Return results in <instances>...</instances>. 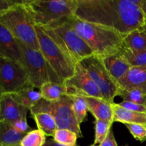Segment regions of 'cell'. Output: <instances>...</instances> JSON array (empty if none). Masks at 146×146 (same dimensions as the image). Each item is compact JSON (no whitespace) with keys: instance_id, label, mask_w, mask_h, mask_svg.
<instances>
[{"instance_id":"1","label":"cell","mask_w":146,"mask_h":146,"mask_svg":"<svg viewBox=\"0 0 146 146\" xmlns=\"http://www.w3.org/2000/svg\"><path fill=\"white\" fill-rule=\"evenodd\" d=\"M143 0H77L74 16L125 36L144 26Z\"/></svg>"},{"instance_id":"2","label":"cell","mask_w":146,"mask_h":146,"mask_svg":"<svg viewBox=\"0 0 146 146\" xmlns=\"http://www.w3.org/2000/svg\"><path fill=\"white\" fill-rule=\"evenodd\" d=\"M70 24L96 55L101 58L121 51L125 36L99 24L88 22L74 16L68 18Z\"/></svg>"},{"instance_id":"3","label":"cell","mask_w":146,"mask_h":146,"mask_svg":"<svg viewBox=\"0 0 146 146\" xmlns=\"http://www.w3.org/2000/svg\"><path fill=\"white\" fill-rule=\"evenodd\" d=\"M42 28L76 64L94 55L88 44L70 24L68 18Z\"/></svg>"},{"instance_id":"4","label":"cell","mask_w":146,"mask_h":146,"mask_svg":"<svg viewBox=\"0 0 146 146\" xmlns=\"http://www.w3.org/2000/svg\"><path fill=\"white\" fill-rule=\"evenodd\" d=\"M25 2L26 0H21L19 4L1 13L0 24L27 47L40 50L35 24Z\"/></svg>"},{"instance_id":"5","label":"cell","mask_w":146,"mask_h":146,"mask_svg":"<svg viewBox=\"0 0 146 146\" xmlns=\"http://www.w3.org/2000/svg\"><path fill=\"white\" fill-rule=\"evenodd\" d=\"M25 5L36 26L45 27L74 17L77 0H26Z\"/></svg>"},{"instance_id":"6","label":"cell","mask_w":146,"mask_h":146,"mask_svg":"<svg viewBox=\"0 0 146 146\" xmlns=\"http://www.w3.org/2000/svg\"><path fill=\"white\" fill-rule=\"evenodd\" d=\"M19 44L22 51L21 64L28 74L30 85L35 88H40L48 82L64 84L40 50L29 48L21 41Z\"/></svg>"},{"instance_id":"7","label":"cell","mask_w":146,"mask_h":146,"mask_svg":"<svg viewBox=\"0 0 146 146\" xmlns=\"http://www.w3.org/2000/svg\"><path fill=\"white\" fill-rule=\"evenodd\" d=\"M35 28L40 51L57 75L64 82L74 76L76 64L46 33L42 27L35 25Z\"/></svg>"},{"instance_id":"8","label":"cell","mask_w":146,"mask_h":146,"mask_svg":"<svg viewBox=\"0 0 146 146\" xmlns=\"http://www.w3.org/2000/svg\"><path fill=\"white\" fill-rule=\"evenodd\" d=\"M98 86L104 99L111 104L118 96L121 86L106 68L101 57L93 55L79 63Z\"/></svg>"},{"instance_id":"9","label":"cell","mask_w":146,"mask_h":146,"mask_svg":"<svg viewBox=\"0 0 146 146\" xmlns=\"http://www.w3.org/2000/svg\"><path fill=\"white\" fill-rule=\"evenodd\" d=\"M29 84L28 74L22 64L0 58V86L3 94H16Z\"/></svg>"},{"instance_id":"10","label":"cell","mask_w":146,"mask_h":146,"mask_svg":"<svg viewBox=\"0 0 146 146\" xmlns=\"http://www.w3.org/2000/svg\"><path fill=\"white\" fill-rule=\"evenodd\" d=\"M64 85L68 96L104 98L98 86L79 63L76 66L74 76L66 80Z\"/></svg>"},{"instance_id":"11","label":"cell","mask_w":146,"mask_h":146,"mask_svg":"<svg viewBox=\"0 0 146 146\" xmlns=\"http://www.w3.org/2000/svg\"><path fill=\"white\" fill-rule=\"evenodd\" d=\"M73 101L71 96L64 95L59 100L48 101L41 98L30 110L31 115L49 113L56 121H63L75 117L73 111Z\"/></svg>"},{"instance_id":"12","label":"cell","mask_w":146,"mask_h":146,"mask_svg":"<svg viewBox=\"0 0 146 146\" xmlns=\"http://www.w3.org/2000/svg\"><path fill=\"white\" fill-rule=\"evenodd\" d=\"M29 109L19 104L10 94H3L0 97V121L12 124L27 116Z\"/></svg>"},{"instance_id":"13","label":"cell","mask_w":146,"mask_h":146,"mask_svg":"<svg viewBox=\"0 0 146 146\" xmlns=\"http://www.w3.org/2000/svg\"><path fill=\"white\" fill-rule=\"evenodd\" d=\"M0 58L12 60L21 64L22 51L19 41L0 24Z\"/></svg>"},{"instance_id":"14","label":"cell","mask_w":146,"mask_h":146,"mask_svg":"<svg viewBox=\"0 0 146 146\" xmlns=\"http://www.w3.org/2000/svg\"><path fill=\"white\" fill-rule=\"evenodd\" d=\"M106 68L113 78L118 81L127 74L131 66L124 57L121 50L118 52L101 58Z\"/></svg>"},{"instance_id":"15","label":"cell","mask_w":146,"mask_h":146,"mask_svg":"<svg viewBox=\"0 0 146 146\" xmlns=\"http://www.w3.org/2000/svg\"><path fill=\"white\" fill-rule=\"evenodd\" d=\"M118 84L123 89L135 88L146 93V66L131 67Z\"/></svg>"},{"instance_id":"16","label":"cell","mask_w":146,"mask_h":146,"mask_svg":"<svg viewBox=\"0 0 146 146\" xmlns=\"http://www.w3.org/2000/svg\"><path fill=\"white\" fill-rule=\"evenodd\" d=\"M84 98L88 105V111L91 112L96 119L113 122V113L111 103L104 98L93 96H86Z\"/></svg>"},{"instance_id":"17","label":"cell","mask_w":146,"mask_h":146,"mask_svg":"<svg viewBox=\"0 0 146 146\" xmlns=\"http://www.w3.org/2000/svg\"><path fill=\"white\" fill-rule=\"evenodd\" d=\"M113 108V122L122 123L124 125L128 123H138L146 125V113L131 111L120 106L118 104H111Z\"/></svg>"},{"instance_id":"18","label":"cell","mask_w":146,"mask_h":146,"mask_svg":"<svg viewBox=\"0 0 146 146\" xmlns=\"http://www.w3.org/2000/svg\"><path fill=\"white\" fill-rule=\"evenodd\" d=\"M122 48L131 51L146 50V30L143 27L126 34L123 40Z\"/></svg>"},{"instance_id":"19","label":"cell","mask_w":146,"mask_h":146,"mask_svg":"<svg viewBox=\"0 0 146 146\" xmlns=\"http://www.w3.org/2000/svg\"><path fill=\"white\" fill-rule=\"evenodd\" d=\"M10 95L19 104L27 108L29 111L42 98L40 91H36L30 84L19 92Z\"/></svg>"},{"instance_id":"20","label":"cell","mask_w":146,"mask_h":146,"mask_svg":"<svg viewBox=\"0 0 146 146\" xmlns=\"http://www.w3.org/2000/svg\"><path fill=\"white\" fill-rule=\"evenodd\" d=\"M25 135L17 131L11 124L0 121V146H20Z\"/></svg>"},{"instance_id":"21","label":"cell","mask_w":146,"mask_h":146,"mask_svg":"<svg viewBox=\"0 0 146 146\" xmlns=\"http://www.w3.org/2000/svg\"><path fill=\"white\" fill-rule=\"evenodd\" d=\"M42 98L48 101L59 100L63 96L67 95V90L64 84L48 82L39 88Z\"/></svg>"},{"instance_id":"22","label":"cell","mask_w":146,"mask_h":146,"mask_svg":"<svg viewBox=\"0 0 146 146\" xmlns=\"http://www.w3.org/2000/svg\"><path fill=\"white\" fill-rule=\"evenodd\" d=\"M37 125L38 129L41 130L46 136L53 137L56 131L57 125L53 115L49 113H37L31 115Z\"/></svg>"},{"instance_id":"23","label":"cell","mask_w":146,"mask_h":146,"mask_svg":"<svg viewBox=\"0 0 146 146\" xmlns=\"http://www.w3.org/2000/svg\"><path fill=\"white\" fill-rule=\"evenodd\" d=\"M118 96L123 101H129L146 106V93L139 89H120Z\"/></svg>"},{"instance_id":"24","label":"cell","mask_w":146,"mask_h":146,"mask_svg":"<svg viewBox=\"0 0 146 146\" xmlns=\"http://www.w3.org/2000/svg\"><path fill=\"white\" fill-rule=\"evenodd\" d=\"M46 136L39 129L31 130L21 140L20 146H44Z\"/></svg>"},{"instance_id":"25","label":"cell","mask_w":146,"mask_h":146,"mask_svg":"<svg viewBox=\"0 0 146 146\" xmlns=\"http://www.w3.org/2000/svg\"><path fill=\"white\" fill-rule=\"evenodd\" d=\"M73 101V111L74 115L78 121V124H81L85 121V118L88 111V105L85 98L82 96H71Z\"/></svg>"},{"instance_id":"26","label":"cell","mask_w":146,"mask_h":146,"mask_svg":"<svg viewBox=\"0 0 146 146\" xmlns=\"http://www.w3.org/2000/svg\"><path fill=\"white\" fill-rule=\"evenodd\" d=\"M56 142L66 146L77 145L78 135L73 131L66 129H57L53 135Z\"/></svg>"},{"instance_id":"27","label":"cell","mask_w":146,"mask_h":146,"mask_svg":"<svg viewBox=\"0 0 146 146\" xmlns=\"http://www.w3.org/2000/svg\"><path fill=\"white\" fill-rule=\"evenodd\" d=\"M113 122L96 119L95 121V137L94 145L101 144L108 135Z\"/></svg>"},{"instance_id":"28","label":"cell","mask_w":146,"mask_h":146,"mask_svg":"<svg viewBox=\"0 0 146 146\" xmlns=\"http://www.w3.org/2000/svg\"><path fill=\"white\" fill-rule=\"evenodd\" d=\"M121 52L131 67L146 66V50L131 51L122 48Z\"/></svg>"},{"instance_id":"29","label":"cell","mask_w":146,"mask_h":146,"mask_svg":"<svg viewBox=\"0 0 146 146\" xmlns=\"http://www.w3.org/2000/svg\"><path fill=\"white\" fill-rule=\"evenodd\" d=\"M131 135L137 141L144 142L146 141V125L138 123L125 124Z\"/></svg>"},{"instance_id":"30","label":"cell","mask_w":146,"mask_h":146,"mask_svg":"<svg viewBox=\"0 0 146 146\" xmlns=\"http://www.w3.org/2000/svg\"><path fill=\"white\" fill-rule=\"evenodd\" d=\"M120 106L123 107L127 110H129L131 111H135V112L139 113H146V106H145L139 105V104H134V103L129 102V101H123L121 103L118 104Z\"/></svg>"},{"instance_id":"31","label":"cell","mask_w":146,"mask_h":146,"mask_svg":"<svg viewBox=\"0 0 146 146\" xmlns=\"http://www.w3.org/2000/svg\"><path fill=\"white\" fill-rule=\"evenodd\" d=\"M11 125H12L17 131L21 133L27 134V133H29V131H31V130H32L30 128L29 125H28V123H27V117L18 120V121H17L16 122H14V123L11 124Z\"/></svg>"},{"instance_id":"32","label":"cell","mask_w":146,"mask_h":146,"mask_svg":"<svg viewBox=\"0 0 146 146\" xmlns=\"http://www.w3.org/2000/svg\"><path fill=\"white\" fill-rule=\"evenodd\" d=\"M21 0H0V14L19 4Z\"/></svg>"},{"instance_id":"33","label":"cell","mask_w":146,"mask_h":146,"mask_svg":"<svg viewBox=\"0 0 146 146\" xmlns=\"http://www.w3.org/2000/svg\"><path fill=\"white\" fill-rule=\"evenodd\" d=\"M100 146H118L112 128L111 129L110 132L108 133V135L104 141V142L100 144Z\"/></svg>"},{"instance_id":"34","label":"cell","mask_w":146,"mask_h":146,"mask_svg":"<svg viewBox=\"0 0 146 146\" xmlns=\"http://www.w3.org/2000/svg\"><path fill=\"white\" fill-rule=\"evenodd\" d=\"M44 146H66L64 145H61V144L58 143L56 142L54 139H48L46 141L45 144ZM76 146H79V145H76Z\"/></svg>"},{"instance_id":"35","label":"cell","mask_w":146,"mask_h":146,"mask_svg":"<svg viewBox=\"0 0 146 146\" xmlns=\"http://www.w3.org/2000/svg\"><path fill=\"white\" fill-rule=\"evenodd\" d=\"M142 9L146 16V0H143V2L142 4Z\"/></svg>"},{"instance_id":"36","label":"cell","mask_w":146,"mask_h":146,"mask_svg":"<svg viewBox=\"0 0 146 146\" xmlns=\"http://www.w3.org/2000/svg\"><path fill=\"white\" fill-rule=\"evenodd\" d=\"M3 93H2V91H1V86H0V97H1V96L2 95Z\"/></svg>"},{"instance_id":"37","label":"cell","mask_w":146,"mask_h":146,"mask_svg":"<svg viewBox=\"0 0 146 146\" xmlns=\"http://www.w3.org/2000/svg\"><path fill=\"white\" fill-rule=\"evenodd\" d=\"M143 28L145 29L146 30V18H145V24H144L143 26Z\"/></svg>"},{"instance_id":"38","label":"cell","mask_w":146,"mask_h":146,"mask_svg":"<svg viewBox=\"0 0 146 146\" xmlns=\"http://www.w3.org/2000/svg\"><path fill=\"white\" fill-rule=\"evenodd\" d=\"M91 146H100V145H91Z\"/></svg>"},{"instance_id":"39","label":"cell","mask_w":146,"mask_h":146,"mask_svg":"<svg viewBox=\"0 0 146 146\" xmlns=\"http://www.w3.org/2000/svg\"></svg>"}]
</instances>
